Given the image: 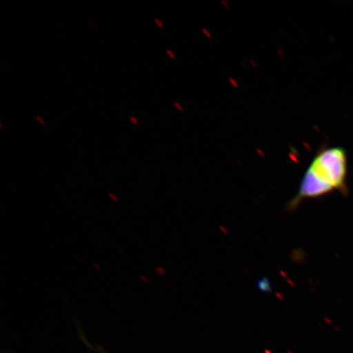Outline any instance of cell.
Masks as SVG:
<instances>
[{
    "label": "cell",
    "mask_w": 353,
    "mask_h": 353,
    "mask_svg": "<svg viewBox=\"0 0 353 353\" xmlns=\"http://www.w3.org/2000/svg\"><path fill=\"white\" fill-rule=\"evenodd\" d=\"M347 156L342 147H324L312 158L304 172L296 195L287 205L292 211L303 201L346 191Z\"/></svg>",
    "instance_id": "cell-1"
},
{
    "label": "cell",
    "mask_w": 353,
    "mask_h": 353,
    "mask_svg": "<svg viewBox=\"0 0 353 353\" xmlns=\"http://www.w3.org/2000/svg\"><path fill=\"white\" fill-rule=\"evenodd\" d=\"M130 120L132 122H134L135 123V125H138V123H139L138 119H137L135 117H130Z\"/></svg>",
    "instance_id": "cell-2"
},
{
    "label": "cell",
    "mask_w": 353,
    "mask_h": 353,
    "mask_svg": "<svg viewBox=\"0 0 353 353\" xmlns=\"http://www.w3.org/2000/svg\"><path fill=\"white\" fill-rule=\"evenodd\" d=\"M37 119L39 121L41 122L42 125H44V122L41 117H37Z\"/></svg>",
    "instance_id": "cell-3"
}]
</instances>
